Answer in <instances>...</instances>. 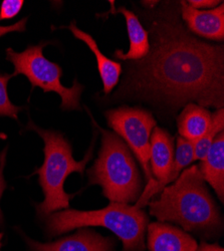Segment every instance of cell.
Returning a JSON list of instances; mask_svg holds the SVG:
<instances>
[{
	"mask_svg": "<svg viewBox=\"0 0 224 251\" xmlns=\"http://www.w3.org/2000/svg\"><path fill=\"white\" fill-rule=\"evenodd\" d=\"M150 50L133 64L127 91L179 110L189 102L223 109L224 47L194 37L175 11L159 12L150 25ZM118 93V94H122Z\"/></svg>",
	"mask_w": 224,
	"mask_h": 251,
	"instance_id": "6da1fadb",
	"label": "cell"
},
{
	"mask_svg": "<svg viewBox=\"0 0 224 251\" xmlns=\"http://www.w3.org/2000/svg\"><path fill=\"white\" fill-rule=\"evenodd\" d=\"M149 212L160 222L179 224L187 231H210L218 229L222 220L203 179L199 165L183 171L160 197L149 204Z\"/></svg>",
	"mask_w": 224,
	"mask_h": 251,
	"instance_id": "7a4b0ae2",
	"label": "cell"
},
{
	"mask_svg": "<svg viewBox=\"0 0 224 251\" xmlns=\"http://www.w3.org/2000/svg\"><path fill=\"white\" fill-rule=\"evenodd\" d=\"M148 223L147 213L136 205L111 202L100 210L65 209L53 212L47 218V231L53 237L76 228L105 227L122 240L124 251H143Z\"/></svg>",
	"mask_w": 224,
	"mask_h": 251,
	"instance_id": "3957f363",
	"label": "cell"
},
{
	"mask_svg": "<svg viewBox=\"0 0 224 251\" xmlns=\"http://www.w3.org/2000/svg\"><path fill=\"white\" fill-rule=\"evenodd\" d=\"M26 130L34 131L45 142V161L34 173L39 176V185L45 194V200L35 205L36 212L40 218L47 219L53 212L69 209L70 200L74 195L65 191V181L72 173L84 174L86 166L93 156L95 141L85 158L75 161L73 157L72 146L62 133L40 129L30 119Z\"/></svg>",
	"mask_w": 224,
	"mask_h": 251,
	"instance_id": "277c9868",
	"label": "cell"
},
{
	"mask_svg": "<svg viewBox=\"0 0 224 251\" xmlns=\"http://www.w3.org/2000/svg\"><path fill=\"white\" fill-rule=\"evenodd\" d=\"M91 119L101 134V146L98 159L88 171L89 184L103 188L104 196L111 202H136L142 194L143 181L130 148L116 133L104 130L92 116Z\"/></svg>",
	"mask_w": 224,
	"mask_h": 251,
	"instance_id": "5b68a950",
	"label": "cell"
},
{
	"mask_svg": "<svg viewBox=\"0 0 224 251\" xmlns=\"http://www.w3.org/2000/svg\"><path fill=\"white\" fill-rule=\"evenodd\" d=\"M48 43L29 46L23 52H16L12 49L6 50V59L14 67L13 76L25 75L31 83L32 89L38 87L45 93L53 92L62 98L60 108L66 111L80 110V96L84 87L75 79L71 88H66L60 82L63 70L57 64L45 57L43 50Z\"/></svg>",
	"mask_w": 224,
	"mask_h": 251,
	"instance_id": "8992f818",
	"label": "cell"
},
{
	"mask_svg": "<svg viewBox=\"0 0 224 251\" xmlns=\"http://www.w3.org/2000/svg\"><path fill=\"white\" fill-rule=\"evenodd\" d=\"M108 126L123 140L138 159L148 180L146 189L154 183L150 169V138L156 127L153 114L138 107L123 106L105 113Z\"/></svg>",
	"mask_w": 224,
	"mask_h": 251,
	"instance_id": "52a82bcc",
	"label": "cell"
},
{
	"mask_svg": "<svg viewBox=\"0 0 224 251\" xmlns=\"http://www.w3.org/2000/svg\"><path fill=\"white\" fill-rule=\"evenodd\" d=\"M174 161V138L165 130L155 127L150 138V169L154 178L153 185L145 189L137 202L142 208L149 199L167 186V179Z\"/></svg>",
	"mask_w": 224,
	"mask_h": 251,
	"instance_id": "ba28073f",
	"label": "cell"
},
{
	"mask_svg": "<svg viewBox=\"0 0 224 251\" xmlns=\"http://www.w3.org/2000/svg\"><path fill=\"white\" fill-rule=\"evenodd\" d=\"M32 251H114L115 241L90 229H79L73 235L54 242L42 243L25 237Z\"/></svg>",
	"mask_w": 224,
	"mask_h": 251,
	"instance_id": "9c48e42d",
	"label": "cell"
},
{
	"mask_svg": "<svg viewBox=\"0 0 224 251\" xmlns=\"http://www.w3.org/2000/svg\"><path fill=\"white\" fill-rule=\"evenodd\" d=\"M181 15L188 31L207 39L222 41L224 39V4L214 9L198 10L186 1H181Z\"/></svg>",
	"mask_w": 224,
	"mask_h": 251,
	"instance_id": "30bf717a",
	"label": "cell"
},
{
	"mask_svg": "<svg viewBox=\"0 0 224 251\" xmlns=\"http://www.w3.org/2000/svg\"><path fill=\"white\" fill-rule=\"evenodd\" d=\"M147 229L150 251H196L198 248L192 236L167 223H151Z\"/></svg>",
	"mask_w": 224,
	"mask_h": 251,
	"instance_id": "8fae6325",
	"label": "cell"
},
{
	"mask_svg": "<svg viewBox=\"0 0 224 251\" xmlns=\"http://www.w3.org/2000/svg\"><path fill=\"white\" fill-rule=\"evenodd\" d=\"M69 30L72 31L74 36L84 43L90 48L93 53L96 56L97 65L99 74L104 86V93L106 95L110 94L112 90L118 85L121 74H122V65L120 62H117L113 59L107 57L103 52H101L98 47L97 41L93 38V36L83 30H80L75 22H72L69 26H67Z\"/></svg>",
	"mask_w": 224,
	"mask_h": 251,
	"instance_id": "7c38bea8",
	"label": "cell"
},
{
	"mask_svg": "<svg viewBox=\"0 0 224 251\" xmlns=\"http://www.w3.org/2000/svg\"><path fill=\"white\" fill-rule=\"evenodd\" d=\"M199 165L201 175L215 191L221 203L224 201V133L213 141L205 158Z\"/></svg>",
	"mask_w": 224,
	"mask_h": 251,
	"instance_id": "4fadbf2b",
	"label": "cell"
},
{
	"mask_svg": "<svg viewBox=\"0 0 224 251\" xmlns=\"http://www.w3.org/2000/svg\"><path fill=\"white\" fill-rule=\"evenodd\" d=\"M118 12L125 16L130 48L127 52L120 50H116L114 56L122 60H142L147 56L150 50L149 32L142 25L140 19L133 11L125 7H120L118 8Z\"/></svg>",
	"mask_w": 224,
	"mask_h": 251,
	"instance_id": "5bb4252c",
	"label": "cell"
},
{
	"mask_svg": "<svg viewBox=\"0 0 224 251\" xmlns=\"http://www.w3.org/2000/svg\"><path fill=\"white\" fill-rule=\"evenodd\" d=\"M212 114L208 109L189 102L177 118V129L180 137L196 143L208 130Z\"/></svg>",
	"mask_w": 224,
	"mask_h": 251,
	"instance_id": "9a60e30c",
	"label": "cell"
},
{
	"mask_svg": "<svg viewBox=\"0 0 224 251\" xmlns=\"http://www.w3.org/2000/svg\"><path fill=\"white\" fill-rule=\"evenodd\" d=\"M224 130V109L216 110L212 114L211 123L206 133L194 143L195 160L202 161L210 149L214 139Z\"/></svg>",
	"mask_w": 224,
	"mask_h": 251,
	"instance_id": "2e32d148",
	"label": "cell"
},
{
	"mask_svg": "<svg viewBox=\"0 0 224 251\" xmlns=\"http://www.w3.org/2000/svg\"><path fill=\"white\" fill-rule=\"evenodd\" d=\"M194 161H195L194 143L179 136L177 138V147H176V153L174 154L172 170L167 179V186L168 184L176 181V179L180 176L181 172Z\"/></svg>",
	"mask_w": 224,
	"mask_h": 251,
	"instance_id": "e0dca14e",
	"label": "cell"
},
{
	"mask_svg": "<svg viewBox=\"0 0 224 251\" xmlns=\"http://www.w3.org/2000/svg\"><path fill=\"white\" fill-rule=\"evenodd\" d=\"M12 75L0 74V117H9L17 120V114L22 111L23 107H17L13 104L7 94V85Z\"/></svg>",
	"mask_w": 224,
	"mask_h": 251,
	"instance_id": "ac0fdd59",
	"label": "cell"
},
{
	"mask_svg": "<svg viewBox=\"0 0 224 251\" xmlns=\"http://www.w3.org/2000/svg\"><path fill=\"white\" fill-rule=\"evenodd\" d=\"M25 5L24 0H3L0 6V22L14 18Z\"/></svg>",
	"mask_w": 224,
	"mask_h": 251,
	"instance_id": "d6986e66",
	"label": "cell"
},
{
	"mask_svg": "<svg viewBox=\"0 0 224 251\" xmlns=\"http://www.w3.org/2000/svg\"><path fill=\"white\" fill-rule=\"evenodd\" d=\"M6 153H7V147L0 153V200H1L2 194L4 192V190L6 189V182L4 180V176H3V170L5 167V162H6ZM3 224V215H2V211L1 208H0V225Z\"/></svg>",
	"mask_w": 224,
	"mask_h": 251,
	"instance_id": "ffe728a7",
	"label": "cell"
},
{
	"mask_svg": "<svg viewBox=\"0 0 224 251\" xmlns=\"http://www.w3.org/2000/svg\"><path fill=\"white\" fill-rule=\"evenodd\" d=\"M26 23H27V18H23L20 19L19 22L16 24L9 25V26H2L0 25V37L9 33V32H23L26 28Z\"/></svg>",
	"mask_w": 224,
	"mask_h": 251,
	"instance_id": "44dd1931",
	"label": "cell"
},
{
	"mask_svg": "<svg viewBox=\"0 0 224 251\" xmlns=\"http://www.w3.org/2000/svg\"><path fill=\"white\" fill-rule=\"evenodd\" d=\"M191 7L201 10V8H206V7H214L218 6V3H221L223 1H216V0H189L186 1Z\"/></svg>",
	"mask_w": 224,
	"mask_h": 251,
	"instance_id": "7402d4cb",
	"label": "cell"
},
{
	"mask_svg": "<svg viewBox=\"0 0 224 251\" xmlns=\"http://www.w3.org/2000/svg\"><path fill=\"white\" fill-rule=\"evenodd\" d=\"M196 251H224L222 247H220L219 245L216 244H208L203 242L201 243Z\"/></svg>",
	"mask_w": 224,
	"mask_h": 251,
	"instance_id": "603a6c76",
	"label": "cell"
},
{
	"mask_svg": "<svg viewBox=\"0 0 224 251\" xmlns=\"http://www.w3.org/2000/svg\"><path fill=\"white\" fill-rule=\"evenodd\" d=\"M144 4H146V5H149V6H151V7H153V6H155L158 2L157 1H146V2H143Z\"/></svg>",
	"mask_w": 224,
	"mask_h": 251,
	"instance_id": "cb8c5ba5",
	"label": "cell"
},
{
	"mask_svg": "<svg viewBox=\"0 0 224 251\" xmlns=\"http://www.w3.org/2000/svg\"><path fill=\"white\" fill-rule=\"evenodd\" d=\"M1 238H2V234H0V243H1Z\"/></svg>",
	"mask_w": 224,
	"mask_h": 251,
	"instance_id": "d4e9b609",
	"label": "cell"
}]
</instances>
